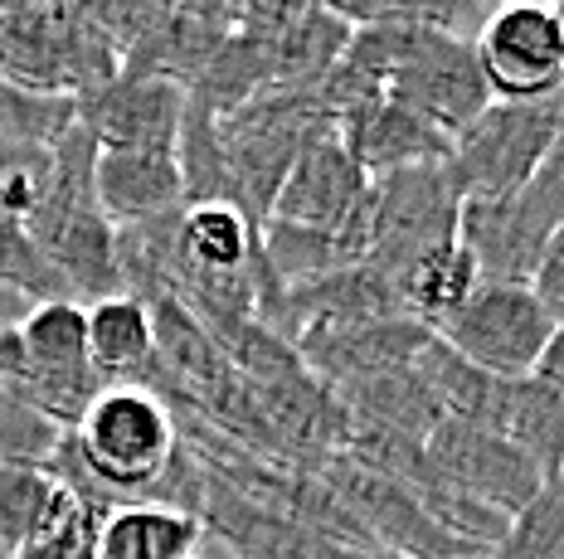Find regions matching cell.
<instances>
[{
    "instance_id": "1",
    "label": "cell",
    "mask_w": 564,
    "mask_h": 559,
    "mask_svg": "<svg viewBox=\"0 0 564 559\" xmlns=\"http://www.w3.org/2000/svg\"><path fill=\"white\" fill-rule=\"evenodd\" d=\"M93 156H98V146L74 118V127L54 142L50 185H44L40 205L25 219L30 243L68 283L74 302H102L122 293L117 229L108 224V215L98 209V195H93Z\"/></svg>"
},
{
    "instance_id": "2",
    "label": "cell",
    "mask_w": 564,
    "mask_h": 559,
    "mask_svg": "<svg viewBox=\"0 0 564 559\" xmlns=\"http://www.w3.org/2000/svg\"><path fill=\"white\" fill-rule=\"evenodd\" d=\"M346 40L350 25L326 6L278 30H229L209 68L195 78L191 98L205 102L209 112H234L263 92L316 84L346 54Z\"/></svg>"
},
{
    "instance_id": "3",
    "label": "cell",
    "mask_w": 564,
    "mask_h": 559,
    "mask_svg": "<svg viewBox=\"0 0 564 559\" xmlns=\"http://www.w3.org/2000/svg\"><path fill=\"white\" fill-rule=\"evenodd\" d=\"M112 40L88 15L84 0L74 6H34V0H0V78L44 98H84L117 78Z\"/></svg>"
},
{
    "instance_id": "4",
    "label": "cell",
    "mask_w": 564,
    "mask_h": 559,
    "mask_svg": "<svg viewBox=\"0 0 564 559\" xmlns=\"http://www.w3.org/2000/svg\"><path fill=\"white\" fill-rule=\"evenodd\" d=\"M555 156V108L550 98L535 102H487L477 122H467L453 136L443 156V180L457 195V205L501 200L531 185Z\"/></svg>"
},
{
    "instance_id": "5",
    "label": "cell",
    "mask_w": 564,
    "mask_h": 559,
    "mask_svg": "<svg viewBox=\"0 0 564 559\" xmlns=\"http://www.w3.org/2000/svg\"><path fill=\"white\" fill-rule=\"evenodd\" d=\"M564 224V166H545L531 185L501 200H477L457 209V243L473 253L477 283H525L531 287L540 253Z\"/></svg>"
},
{
    "instance_id": "6",
    "label": "cell",
    "mask_w": 564,
    "mask_h": 559,
    "mask_svg": "<svg viewBox=\"0 0 564 559\" xmlns=\"http://www.w3.org/2000/svg\"><path fill=\"white\" fill-rule=\"evenodd\" d=\"M555 331V317L540 307V297L525 283H477L463 307L433 326V336L453 355L497 380L531 375Z\"/></svg>"
},
{
    "instance_id": "7",
    "label": "cell",
    "mask_w": 564,
    "mask_h": 559,
    "mask_svg": "<svg viewBox=\"0 0 564 559\" xmlns=\"http://www.w3.org/2000/svg\"><path fill=\"white\" fill-rule=\"evenodd\" d=\"M20 331V375L6 384L20 399H30L58 428H74L78 414L108 390L88 365V336H84V302H40Z\"/></svg>"
},
{
    "instance_id": "8",
    "label": "cell",
    "mask_w": 564,
    "mask_h": 559,
    "mask_svg": "<svg viewBox=\"0 0 564 559\" xmlns=\"http://www.w3.org/2000/svg\"><path fill=\"white\" fill-rule=\"evenodd\" d=\"M457 195L448 190L438 166L394 171L375 180V234L366 263L384 273L399 293V277L414 267L429 249L457 239Z\"/></svg>"
},
{
    "instance_id": "9",
    "label": "cell",
    "mask_w": 564,
    "mask_h": 559,
    "mask_svg": "<svg viewBox=\"0 0 564 559\" xmlns=\"http://www.w3.org/2000/svg\"><path fill=\"white\" fill-rule=\"evenodd\" d=\"M481 78L497 102H535L564 84V25L550 6H507L473 40Z\"/></svg>"
},
{
    "instance_id": "10",
    "label": "cell",
    "mask_w": 564,
    "mask_h": 559,
    "mask_svg": "<svg viewBox=\"0 0 564 559\" xmlns=\"http://www.w3.org/2000/svg\"><path fill=\"white\" fill-rule=\"evenodd\" d=\"M423 458L429 468L453 486V492L481 501L497 516H516L535 501V492L545 486V472L516 448L511 438L491 434V428L477 424H457V418H443L429 438H423Z\"/></svg>"
},
{
    "instance_id": "11",
    "label": "cell",
    "mask_w": 564,
    "mask_h": 559,
    "mask_svg": "<svg viewBox=\"0 0 564 559\" xmlns=\"http://www.w3.org/2000/svg\"><path fill=\"white\" fill-rule=\"evenodd\" d=\"M74 118L98 151H175L185 88L166 84V78L117 74L102 88L74 98Z\"/></svg>"
},
{
    "instance_id": "12",
    "label": "cell",
    "mask_w": 564,
    "mask_h": 559,
    "mask_svg": "<svg viewBox=\"0 0 564 559\" xmlns=\"http://www.w3.org/2000/svg\"><path fill=\"white\" fill-rule=\"evenodd\" d=\"M336 142L350 151V161L370 180H380V176H394V171L443 166L453 136H443L438 127L423 122L419 112H409L404 102L375 92V98L356 102V108H346L336 118Z\"/></svg>"
},
{
    "instance_id": "13",
    "label": "cell",
    "mask_w": 564,
    "mask_h": 559,
    "mask_svg": "<svg viewBox=\"0 0 564 559\" xmlns=\"http://www.w3.org/2000/svg\"><path fill=\"white\" fill-rule=\"evenodd\" d=\"M433 341V326L414 317H380V321H356V326H322L297 341L302 365L322 384H340L380 375V370L414 365L419 351Z\"/></svg>"
},
{
    "instance_id": "14",
    "label": "cell",
    "mask_w": 564,
    "mask_h": 559,
    "mask_svg": "<svg viewBox=\"0 0 564 559\" xmlns=\"http://www.w3.org/2000/svg\"><path fill=\"white\" fill-rule=\"evenodd\" d=\"M370 176L350 161V151L336 136H322L292 161L288 180H282L268 224H292V229H340L350 209L370 195Z\"/></svg>"
},
{
    "instance_id": "15",
    "label": "cell",
    "mask_w": 564,
    "mask_h": 559,
    "mask_svg": "<svg viewBox=\"0 0 564 559\" xmlns=\"http://www.w3.org/2000/svg\"><path fill=\"white\" fill-rule=\"evenodd\" d=\"M93 195L112 229L185 209V185L175 151H98L93 156Z\"/></svg>"
},
{
    "instance_id": "16",
    "label": "cell",
    "mask_w": 564,
    "mask_h": 559,
    "mask_svg": "<svg viewBox=\"0 0 564 559\" xmlns=\"http://www.w3.org/2000/svg\"><path fill=\"white\" fill-rule=\"evenodd\" d=\"M336 399H340V409L350 414V428H375V434L423 442L433 428L443 424L438 399H433V390L423 384V375L414 365L350 380V384L336 390Z\"/></svg>"
},
{
    "instance_id": "17",
    "label": "cell",
    "mask_w": 564,
    "mask_h": 559,
    "mask_svg": "<svg viewBox=\"0 0 564 559\" xmlns=\"http://www.w3.org/2000/svg\"><path fill=\"white\" fill-rule=\"evenodd\" d=\"M205 526L191 511L156 506V501H132L112 506L93 535V559H195Z\"/></svg>"
},
{
    "instance_id": "18",
    "label": "cell",
    "mask_w": 564,
    "mask_h": 559,
    "mask_svg": "<svg viewBox=\"0 0 564 559\" xmlns=\"http://www.w3.org/2000/svg\"><path fill=\"white\" fill-rule=\"evenodd\" d=\"M84 511L88 506H78L74 492L50 468H10V462H0V545L10 555L74 526Z\"/></svg>"
},
{
    "instance_id": "19",
    "label": "cell",
    "mask_w": 564,
    "mask_h": 559,
    "mask_svg": "<svg viewBox=\"0 0 564 559\" xmlns=\"http://www.w3.org/2000/svg\"><path fill=\"white\" fill-rule=\"evenodd\" d=\"M84 336H88V365L102 384H141L151 365V307L127 293H112L84 307Z\"/></svg>"
},
{
    "instance_id": "20",
    "label": "cell",
    "mask_w": 564,
    "mask_h": 559,
    "mask_svg": "<svg viewBox=\"0 0 564 559\" xmlns=\"http://www.w3.org/2000/svg\"><path fill=\"white\" fill-rule=\"evenodd\" d=\"M497 434L511 438L545 472V482L550 476H564V390L540 375L507 380Z\"/></svg>"
},
{
    "instance_id": "21",
    "label": "cell",
    "mask_w": 564,
    "mask_h": 559,
    "mask_svg": "<svg viewBox=\"0 0 564 559\" xmlns=\"http://www.w3.org/2000/svg\"><path fill=\"white\" fill-rule=\"evenodd\" d=\"M501 0H326L336 20L350 30L366 25H409V30H433L448 40H477V30L491 20Z\"/></svg>"
},
{
    "instance_id": "22",
    "label": "cell",
    "mask_w": 564,
    "mask_h": 559,
    "mask_svg": "<svg viewBox=\"0 0 564 559\" xmlns=\"http://www.w3.org/2000/svg\"><path fill=\"white\" fill-rule=\"evenodd\" d=\"M473 287H477L473 253H467L457 239H448V243H438V249H429L404 277H399V302H404V311L414 321L438 326L448 311L463 307Z\"/></svg>"
},
{
    "instance_id": "23",
    "label": "cell",
    "mask_w": 564,
    "mask_h": 559,
    "mask_svg": "<svg viewBox=\"0 0 564 559\" xmlns=\"http://www.w3.org/2000/svg\"><path fill=\"white\" fill-rule=\"evenodd\" d=\"M253 249H258V234L229 200H209V205H185L181 209V253L195 267L243 273V267L253 263Z\"/></svg>"
},
{
    "instance_id": "24",
    "label": "cell",
    "mask_w": 564,
    "mask_h": 559,
    "mask_svg": "<svg viewBox=\"0 0 564 559\" xmlns=\"http://www.w3.org/2000/svg\"><path fill=\"white\" fill-rule=\"evenodd\" d=\"M175 166H181L185 205H209L229 200V166H225V142H219V118L185 92V118L175 136Z\"/></svg>"
},
{
    "instance_id": "25",
    "label": "cell",
    "mask_w": 564,
    "mask_h": 559,
    "mask_svg": "<svg viewBox=\"0 0 564 559\" xmlns=\"http://www.w3.org/2000/svg\"><path fill=\"white\" fill-rule=\"evenodd\" d=\"M487 559H564V476H550L525 511H516Z\"/></svg>"
},
{
    "instance_id": "26",
    "label": "cell",
    "mask_w": 564,
    "mask_h": 559,
    "mask_svg": "<svg viewBox=\"0 0 564 559\" xmlns=\"http://www.w3.org/2000/svg\"><path fill=\"white\" fill-rule=\"evenodd\" d=\"M58 442H64V428L0 384V462H10V468H50Z\"/></svg>"
},
{
    "instance_id": "27",
    "label": "cell",
    "mask_w": 564,
    "mask_h": 559,
    "mask_svg": "<svg viewBox=\"0 0 564 559\" xmlns=\"http://www.w3.org/2000/svg\"><path fill=\"white\" fill-rule=\"evenodd\" d=\"M74 127V98H44L0 78V142L54 146Z\"/></svg>"
},
{
    "instance_id": "28",
    "label": "cell",
    "mask_w": 564,
    "mask_h": 559,
    "mask_svg": "<svg viewBox=\"0 0 564 559\" xmlns=\"http://www.w3.org/2000/svg\"><path fill=\"white\" fill-rule=\"evenodd\" d=\"M0 287L20 293L34 307L40 302H74L68 283L44 263V253L34 249L25 224H15V219H0Z\"/></svg>"
},
{
    "instance_id": "29",
    "label": "cell",
    "mask_w": 564,
    "mask_h": 559,
    "mask_svg": "<svg viewBox=\"0 0 564 559\" xmlns=\"http://www.w3.org/2000/svg\"><path fill=\"white\" fill-rule=\"evenodd\" d=\"M54 146H30V142H0V219L25 224L30 209L40 205L44 185H50Z\"/></svg>"
},
{
    "instance_id": "30",
    "label": "cell",
    "mask_w": 564,
    "mask_h": 559,
    "mask_svg": "<svg viewBox=\"0 0 564 559\" xmlns=\"http://www.w3.org/2000/svg\"><path fill=\"white\" fill-rule=\"evenodd\" d=\"M322 6L326 0H229V30H278Z\"/></svg>"
},
{
    "instance_id": "31",
    "label": "cell",
    "mask_w": 564,
    "mask_h": 559,
    "mask_svg": "<svg viewBox=\"0 0 564 559\" xmlns=\"http://www.w3.org/2000/svg\"><path fill=\"white\" fill-rule=\"evenodd\" d=\"M98 520L102 516H78L74 526H64L58 535H50V540L30 545V550H20L15 559H93V535H98Z\"/></svg>"
},
{
    "instance_id": "32",
    "label": "cell",
    "mask_w": 564,
    "mask_h": 559,
    "mask_svg": "<svg viewBox=\"0 0 564 559\" xmlns=\"http://www.w3.org/2000/svg\"><path fill=\"white\" fill-rule=\"evenodd\" d=\"M171 15L205 20V25H229V0H161Z\"/></svg>"
},
{
    "instance_id": "33",
    "label": "cell",
    "mask_w": 564,
    "mask_h": 559,
    "mask_svg": "<svg viewBox=\"0 0 564 559\" xmlns=\"http://www.w3.org/2000/svg\"><path fill=\"white\" fill-rule=\"evenodd\" d=\"M531 375H540V380H550V384H560L564 390V326L555 336H550V346H545V355L535 360V370Z\"/></svg>"
},
{
    "instance_id": "34",
    "label": "cell",
    "mask_w": 564,
    "mask_h": 559,
    "mask_svg": "<svg viewBox=\"0 0 564 559\" xmlns=\"http://www.w3.org/2000/svg\"><path fill=\"white\" fill-rule=\"evenodd\" d=\"M34 302H25L20 293H10V287H0V326H20L30 317Z\"/></svg>"
},
{
    "instance_id": "35",
    "label": "cell",
    "mask_w": 564,
    "mask_h": 559,
    "mask_svg": "<svg viewBox=\"0 0 564 559\" xmlns=\"http://www.w3.org/2000/svg\"><path fill=\"white\" fill-rule=\"evenodd\" d=\"M550 108H555V156H550V166H564V84L550 92Z\"/></svg>"
},
{
    "instance_id": "36",
    "label": "cell",
    "mask_w": 564,
    "mask_h": 559,
    "mask_svg": "<svg viewBox=\"0 0 564 559\" xmlns=\"http://www.w3.org/2000/svg\"><path fill=\"white\" fill-rule=\"evenodd\" d=\"M507 6H550V10H555L560 0H507Z\"/></svg>"
},
{
    "instance_id": "37",
    "label": "cell",
    "mask_w": 564,
    "mask_h": 559,
    "mask_svg": "<svg viewBox=\"0 0 564 559\" xmlns=\"http://www.w3.org/2000/svg\"><path fill=\"white\" fill-rule=\"evenodd\" d=\"M34 6H50V10H58V6H74V0H34Z\"/></svg>"
},
{
    "instance_id": "38",
    "label": "cell",
    "mask_w": 564,
    "mask_h": 559,
    "mask_svg": "<svg viewBox=\"0 0 564 559\" xmlns=\"http://www.w3.org/2000/svg\"><path fill=\"white\" fill-rule=\"evenodd\" d=\"M555 15H560V25H564V0H560V6H555Z\"/></svg>"
},
{
    "instance_id": "39",
    "label": "cell",
    "mask_w": 564,
    "mask_h": 559,
    "mask_svg": "<svg viewBox=\"0 0 564 559\" xmlns=\"http://www.w3.org/2000/svg\"><path fill=\"white\" fill-rule=\"evenodd\" d=\"M0 559H15V555H10V550H6V545H0Z\"/></svg>"
},
{
    "instance_id": "40",
    "label": "cell",
    "mask_w": 564,
    "mask_h": 559,
    "mask_svg": "<svg viewBox=\"0 0 564 559\" xmlns=\"http://www.w3.org/2000/svg\"><path fill=\"white\" fill-rule=\"evenodd\" d=\"M195 559H199V555H195Z\"/></svg>"
}]
</instances>
